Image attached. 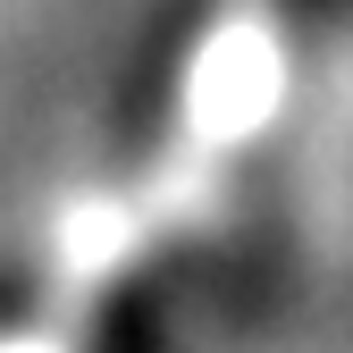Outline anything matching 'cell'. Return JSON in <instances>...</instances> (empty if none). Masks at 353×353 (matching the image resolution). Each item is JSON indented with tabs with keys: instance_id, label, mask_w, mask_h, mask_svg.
Here are the masks:
<instances>
[{
	"instance_id": "obj_1",
	"label": "cell",
	"mask_w": 353,
	"mask_h": 353,
	"mask_svg": "<svg viewBox=\"0 0 353 353\" xmlns=\"http://www.w3.org/2000/svg\"><path fill=\"white\" fill-rule=\"evenodd\" d=\"M101 353H152V320L135 312V303H126V312L101 328Z\"/></svg>"
}]
</instances>
